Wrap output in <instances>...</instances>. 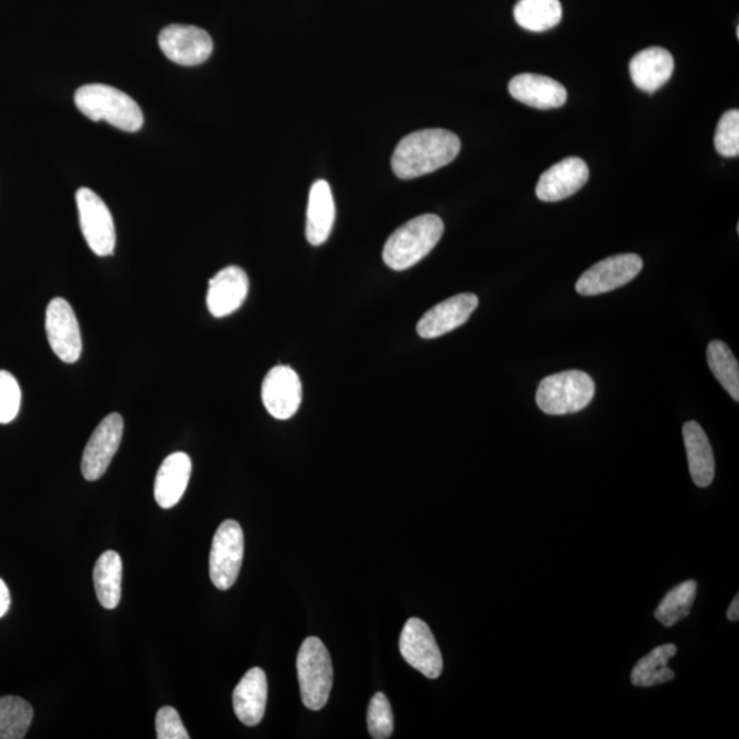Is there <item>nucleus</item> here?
Listing matches in <instances>:
<instances>
[{
  "label": "nucleus",
  "mask_w": 739,
  "mask_h": 739,
  "mask_svg": "<svg viewBox=\"0 0 739 739\" xmlns=\"http://www.w3.org/2000/svg\"><path fill=\"white\" fill-rule=\"evenodd\" d=\"M460 147V139L449 130H418L401 139L390 163L399 179H418L451 163L459 156Z\"/></svg>",
  "instance_id": "1"
},
{
  "label": "nucleus",
  "mask_w": 739,
  "mask_h": 739,
  "mask_svg": "<svg viewBox=\"0 0 739 739\" xmlns=\"http://www.w3.org/2000/svg\"><path fill=\"white\" fill-rule=\"evenodd\" d=\"M442 233L440 217L423 214L413 218L390 234L383 247V262L396 271L410 269L435 250Z\"/></svg>",
  "instance_id": "2"
},
{
  "label": "nucleus",
  "mask_w": 739,
  "mask_h": 739,
  "mask_svg": "<svg viewBox=\"0 0 739 739\" xmlns=\"http://www.w3.org/2000/svg\"><path fill=\"white\" fill-rule=\"evenodd\" d=\"M74 103L82 114L92 121H106L123 132H138L144 117L140 106L126 92L104 84H88L79 88Z\"/></svg>",
  "instance_id": "3"
},
{
  "label": "nucleus",
  "mask_w": 739,
  "mask_h": 739,
  "mask_svg": "<svg viewBox=\"0 0 739 739\" xmlns=\"http://www.w3.org/2000/svg\"><path fill=\"white\" fill-rule=\"evenodd\" d=\"M595 381L587 372L569 370L543 378L536 401L548 416H567L587 408L595 398Z\"/></svg>",
  "instance_id": "4"
},
{
  "label": "nucleus",
  "mask_w": 739,
  "mask_h": 739,
  "mask_svg": "<svg viewBox=\"0 0 739 739\" xmlns=\"http://www.w3.org/2000/svg\"><path fill=\"white\" fill-rule=\"evenodd\" d=\"M301 700L311 711H319L329 700L333 688V665L329 650L317 637L301 643L298 661Z\"/></svg>",
  "instance_id": "5"
},
{
  "label": "nucleus",
  "mask_w": 739,
  "mask_h": 739,
  "mask_svg": "<svg viewBox=\"0 0 739 739\" xmlns=\"http://www.w3.org/2000/svg\"><path fill=\"white\" fill-rule=\"evenodd\" d=\"M77 210L88 247L98 257H110L117 244L116 224L109 207L90 188L76 193Z\"/></svg>",
  "instance_id": "6"
},
{
  "label": "nucleus",
  "mask_w": 739,
  "mask_h": 739,
  "mask_svg": "<svg viewBox=\"0 0 739 739\" xmlns=\"http://www.w3.org/2000/svg\"><path fill=\"white\" fill-rule=\"evenodd\" d=\"M244 556V535L236 520L218 528L210 552V578L217 589L228 590L238 581Z\"/></svg>",
  "instance_id": "7"
},
{
  "label": "nucleus",
  "mask_w": 739,
  "mask_h": 739,
  "mask_svg": "<svg viewBox=\"0 0 739 739\" xmlns=\"http://www.w3.org/2000/svg\"><path fill=\"white\" fill-rule=\"evenodd\" d=\"M46 332L52 351L64 363H76L82 352L80 324L73 307L62 298L52 299L46 311Z\"/></svg>",
  "instance_id": "8"
},
{
  "label": "nucleus",
  "mask_w": 739,
  "mask_h": 739,
  "mask_svg": "<svg viewBox=\"0 0 739 739\" xmlns=\"http://www.w3.org/2000/svg\"><path fill=\"white\" fill-rule=\"evenodd\" d=\"M642 266L641 257L636 253H622L601 260L579 278L577 292L583 296L611 292L635 280L640 274Z\"/></svg>",
  "instance_id": "9"
},
{
  "label": "nucleus",
  "mask_w": 739,
  "mask_h": 739,
  "mask_svg": "<svg viewBox=\"0 0 739 739\" xmlns=\"http://www.w3.org/2000/svg\"><path fill=\"white\" fill-rule=\"evenodd\" d=\"M403 659L426 678L437 679L442 672V656L433 632L418 618L407 620L400 636Z\"/></svg>",
  "instance_id": "10"
},
{
  "label": "nucleus",
  "mask_w": 739,
  "mask_h": 739,
  "mask_svg": "<svg viewBox=\"0 0 739 739\" xmlns=\"http://www.w3.org/2000/svg\"><path fill=\"white\" fill-rule=\"evenodd\" d=\"M122 435L123 418L118 412L98 425L82 453L81 471L87 481H98L104 476L121 446Z\"/></svg>",
  "instance_id": "11"
},
{
  "label": "nucleus",
  "mask_w": 739,
  "mask_h": 739,
  "mask_svg": "<svg viewBox=\"0 0 739 739\" xmlns=\"http://www.w3.org/2000/svg\"><path fill=\"white\" fill-rule=\"evenodd\" d=\"M159 47L171 62L198 67L212 54V39L204 29L192 26H169L158 38Z\"/></svg>",
  "instance_id": "12"
},
{
  "label": "nucleus",
  "mask_w": 739,
  "mask_h": 739,
  "mask_svg": "<svg viewBox=\"0 0 739 739\" xmlns=\"http://www.w3.org/2000/svg\"><path fill=\"white\" fill-rule=\"evenodd\" d=\"M300 378L298 372L289 366H276L264 377L262 383V400L266 410L276 419L292 418L301 405Z\"/></svg>",
  "instance_id": "13"
},
{
  "label": "nucleus",
  "mask_w": 739,
  "mask_h": 739,
  "mask_svg": "<svg viewBox=\"0 0 739 739\" xmlns=\"http://www.w3.org/2000/svg\"><path fill=\"white\" fill-rule=\"evenodd\" d=\"M478 300L475 293H460L441 301L433 309L425 312L418 322L417 332L422 339H437L462 327L477 310Z\"/></svg>",
  "instance_id": "14"
},
{
  "label": "nucleus",
  "mask_w": 739,
  "mask_h": 739,
  "mask_svg": "<svg viewBox=\"0 0 739 739\" xmlns=\"http://www.w3.org/2000/svg\"><path fill=\"white\" fill-rule=\"evenodd\" d=\"M589 180V168L581 158H566L543 171L536 188L542 202H560L576 194Z\"/></svg>",
  "instance_id": "15"
},
{
  "label": "nucleus",
  "mask_w": 739,
  "mask_h": 739,
  "mask_svg": "<svg viewBox=\"0 0 739 739\" xmlns=\"http://www.w3.org/2000/svg\"><path fill=\"white\" fill-rule=\"evenodd\" d=\"M250 280L239 266H228L211 278L207 291V309L211 316L223 318L233 314L244 303Z\"/></svg>",
  "instance_id": "16"
},
{
  "label": "nucleus",
  "mask_w": 739,
  "mask_h": 739,
  "mask_svg": "<svg viewBox=\"0 0 739 739\" xmlns=\"http://www.w3.org/2000/svg\"><path fill=\"white\" fill-rule=\"evenodd\" d=\"M511 97L530 108L549 110L561 108L567 100V90L551 77L523 73L510 81Z\"/></svg>",
  "instance_id": "17"
},
{
  "label": "nucleus",
  "mask_w": 739,
  "mask_h": 739,
  "mask_svg": "<svg viewBox=\"0 0 739 739\" xmlns=\"http://www.w3.org/2000/svg\"><path fill=\"white\" fill-rule=\"evenodd\" d=\"M268 703V678L262 668L253 667L242 677L233 691L236 717L242 725L257 726L262 721Z\"/></svg>",
  "instance_id": "18"
},
{
  "label": "nucleus",
  "mask_w": 739,
  "mask_h": 739,
  "mask_svg": "<svg viewBox=\"0 0 739 739\" xmlns=\"http://www.w3.org/2000/svg\"><path fill=\"white\" fill-rule=\"evenodd\" d=\"M192 472V460L184 452L169 455L159 467L153 496L159 507L169 510L184 496Z\"/></svg>",
  "instance_id": "19"
},
{
  "label": "nucleus",
  "mask_w": 739,
  "mask_h": 739,
  "mask_svg": "<svg viewBox=\"0 0 739 739\" xmlns=\"http://www.w3.org/2000/svg\"><path fill=\"white\" fill-rule=\"evenodd\" d=\"M673 67L676 63L670 52L661 47H650L631 59V80L641 91L653 93L671 79Z\"/></svg>",
  "instance_id": "20"
},
{
  "label": "nucleus",
  "mask_w": 739,
  "mask_h": 739,
  "mask_svg": "<svg viewBox=\"0 0 739 739\" xmlns=\"http://www.w3.org/2000/svg\"><path fill=\"white\" fill-rule=\"evenodd\" d=\"M336 220V206L332 189L328 181L318 180L310 189L307 207L306 236L312 246H321L332 233Z\"/></svg>",
  "instance_id": "21"
},
{
  "label": "nucleus",
  "mask_w": 739,
  "mask_h": 739,
  "mask_svg": "<svg viewBox=\"0 0 739 739\" xmlns=\"http://www.w3.org/2000/svg\"><path fill=\"white\" fill-rule=\"evenodd\" d=\"M683 441L688 453L689 471L697 487L707 488L713 482L715 458L706 431L691 421L683 425Z\"/></svg>",
  "instance_id": "22"
},
{
  "label": "nucleus",
  "mask_w": 739,
  "mask_h": 739,
  "mask_svg": "<svg viewBox=\"0 0 739 739\" xmlns=\"http://www.w3.org/2000/svg\"><path fill=\"white\" fill-rule=\"evenodd\" d=\"M93 583L100 606L106 610H116L121 601L122 560L116 551L100 555L94 565Z\"/></svg>",
  "instance_id": "23"
},
{
  "label": "nucleus",
  "mask_w": 739,
  "mask_h": 739,
  "mask_svg": "<svg viewBox=\"0 0 739 739\" xmlns=\"http://www.w3.org/2000/svg\"><path fill=\"white\" fill-rule=\"evenodd\" d=\"M678 649L673 643H666L655 648L652 652L638 661L631 671V683L640 686V688H650V686L663 685L671 682L676 678V673L668 667Z\"/></svg>",
  "instance_id": "24"
},
{
  "label": "nucleus",
  "mask_w": 739,
  "mask_h": 739,
  "mask_svg": "<svg viewBox=\"0 0 739 739\" xmlns=\"http://www.w3.org/2000/svg\"><path fill=\"white\" fill-rule=\"evenodd\" d=\"M559 0H519L513 9V17L519 27L531 32H546L561 21Z\"/></svg>",
  "instance_id": "25"
},
{
  "label": "nucleus",
  "mask_w": 739,
  "mask_h": 739,
  "mask_svg": "<svg viewBox=\"0 0 739 739\" xmlns=\"http://www.w3.org/2000/svg\"><path fill=\"white\" fill-rule=\"evenodd\" d=\"M707 360L712 375L717 377L732 399L739 401V364L735 353L726 342L715 340L709 342Z\"/></svg>",
  "instance_id": "26"
},
{
  "label": "nucleus",
  "mask_w": 739,
  "mask_h": 739,
  "mask_svg": "<svg viewBox=\"0 0 739 739\" xmlns=\"http://www.w3.org/2000/svg\"><path fill=\"white\" fill-rule=\"evenodd\" d=\"M33 719L31 703L16 696L0 697V739L27 736Z\"/></svg>",
  "instance_id": "27"
},
{
  "label": "nucleus",
  "mask_w": 739,
  "mask_h": 739,
  "mask_svg": "<svg viewBox=\"0 0 739 739\" xmlns=\"http://www.w3.org/2000/svg\"><path fill=\"white\" fill-rule=\"evenodd\" d=\"M697 595V582L693 579L685 581L678 587L671 589L661 600L655 611V618L666 628H672L673 625L688 618L691 607L695 605Z\"/></svg>",
  "instance_id": "28"
},
{
  "label": "nucleus",
  "mask_w": 739,
  "mask_h": 739,
  "mask_svg": "<svg viewBox=\"0 0 739 739\" xmlns=\"http://www.w3.org/2000/svg\"><path fill=\"white\" fill-rule=\"evenodd\" d=\"M715 147L721 157L739 156V111L737 109L721 116L717 133H715Z\"/></svg>",
  "instance_id": "29"
},
{
  "label": "nucleus",
  "mask_w": 739,
  "mask_h": 739,
  "mask_svg": "<svg viewBox=\"0 0 739 739\" xmlns=\"http://www.w3.org/2000/svg\"><path fill=\"white\" fill-rule=\"evenodd\" d=\"M368 727L371 738L387 739L392 737L393 713L386 695L376 693L370 700Z\"/></svg>",
  "instance_id": "30"
},
{
  "label": "nucleus",
  "mask_w": 739,
  "mask_h": 739,
  "mask_svg": "<svg viewBox=\"0 0 739 739\" xmlns=\"http://www.w3.org/2000/svg\"><path fill=\"white\" fill-rule=\"evenodd\" d=\"M21 389L11 372L0 370V423L13 422L19 416Z\"/></svg>",
  "instance_id": "31"
},
{
  "label": "nucleus",
  "mask_w": 739,
  "mask_h": 739,
  "mask_svg": "<svg viewBox=\"0 0 739 739\" xmlns=\"http://www.w3.org/2000/svg\"><path fill=\"white\" fill-rule=\"evenodd\" d=\"M158 739H188L189 735L182 725L179 712L173 707L159 709L156 719Z\"/></svg>",
  "instance_id": "32"
},
{
  "label": "nucleus",
  "mask_w": 739,
  "mask_h": 739,
  "mask_svg": "<svg viewBox=\"0 0 739 739\" xmlns=\"http://www.w3.org/2000/svg\"><path fill=\"white\" fill-rule=\"evenodd\" d=\"M10 591L8 585L4 583L3 579L0 578V618H3L8 613L10 608Z\"/></svg>",
  "instance_id": "33"
},
{
  "label": "nucleus",
  "mask_w": 739,
  "mask_h": 739,
  "mask_svg": "<svg viewBox=\"0 0 739 739\" xmlns=\"http://www.w3.org/2000/svg\"><path fill=\"white\" fill-rule=\"evenodd\" d=\"M727 618L731 620V622H738L739 619V595L735 597V600H732L731 606L729 608V611H727Z\"/></svg>",
  "instance_id": "34"
}]
</instances>
